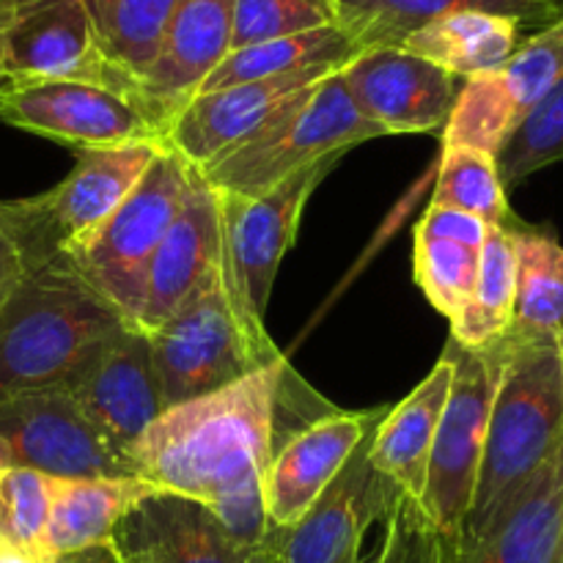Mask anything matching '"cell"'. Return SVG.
<instances>
[{
    "mask_svg": "<svg viewBox=\"0 0 563 563\" xmlns=\"http://www.w3.org/2000/svg\"><path fill=\"white\" fill-rule=\"evenodd\" d=\"M0 438L16 467L49 478H137L60 385L0 396Z\"/></svg>",
    "mask_w": 563,
    "mask_h": 563,
    "instance_id": "10",
    "label": "cell"
},
{
    "mask_svg": "<svg viewBox=\"0 0 563 563\" xmlns=\"http://www.w3.org/2000/svg\"><path fill=\"white\" fill-rule=\"evenodd\" d=\"M196 168L165 143L102 229L69 258L77 273L137 328L146 269L181 209Z\"/></svg>",
    "mask_w": 563,
    "mask_h": 563,
    "instance_id": "7",
    "label": "cell"
},
{
    "mask_svg": "<svg viewBox=\"0 0 563 563\" xmlns=\"http://www.w3.org/2000/svg\"><path fill=\"white\" fill-rule=\"evenodd\" d=\"M0 119L75 152L165 141V132L141 104L91 82L44 80L11 86L0 97Z\"/></svg>",
    "mask_w": 563,
    "mask_h": 563,
    "instance_id": "11",
    "label": "cell"
},
{
    "mask_svg": "<svg viewBox=\"0 0 563 563\" xmlns=\"http://www.w3.org/2000/svg\"><path fill=\"white\" fill-rule=\"evenodd\" d=\"M445 355L454 363V379L434 434L429 456L427 487L418 506L445 548L456 542L476 495L482 471L484 440H487L489 407L506 361V339L487 346H462L454 339L445 344Z\"/></svg>",
    "mask_w": 563,
    "mask_h": 563,
    "instance_id": "8",
    "label": "cell"
},
{
    "mask_svg": "<svg viewBox=\"0 0 563 563\" xmlns=\"http://www.w3.org/2000/svg\"><path fill=\"white\" fill-rule=\"evenodd\" d=\"M14 465V460H11V451H9V445H5V440L0 438V471H3V467H11Z\"/></svg>",
    "mask_w": 563,
    "mask_h": 563,
    "instance_id": "42",
    "label": "cell"
},
{
    "mask_svg": "<svg viewBox=\"0 0 563 563\" xmlns=\"http://www.w3.org/2000/svg\"><path fill=\"white\" fill-rule=\"evenodd\" d=\"M163 146L165 141H137L82 148L75 152V168L53 190L3 201L27 269L75 256L130 196Z\"/></svg>",
    "mask_w": 563,
    "mask_h": 563,
    "instance_id": "5",
    "label": "cell"
},
{
    "mask_svg": "<svg viewBox=\"0 0 563 563\" xmlns=\"http://www.w3.org/2000/svg\"><path fill=\"white\" fill-rule=\"evenodd\" d=\"M563 77V16L520 42L504 66L462 80L443 146L498 154L517 121Z\"/></svg>",
    "mask_w": 563,
    "mask_h": 563,
    "instance_id": "12",
    "label": "cell"
},
{
    "mask_svg": "<svg viewBox=\"0 0 563 563\" xmlns=\"http://www.w3.org/2000/svg\"><path fill=\"white\" fill-rule=\"evenodd\" d=\"M361 53L363 49L335 25L319 27V31L311 33H300V36L273 38V42L231 49L214 66L212 75L203 80L198 93L220 91V88L240 86V82L269 80V77L313 69V66H335V69H344Z\"/></svg>",
    "mask_w": 563,
    "mask_h": 563,
    "instance_id": "28",
    "label": "cell"
},
{
    "mask_svg": "<svg viewBox=\"0 0 563 563\" xmlns=\"http://www.w3.org/2000/svg\"><path fill=\"white\" fill-rule=\"evenodd\" d=\"M49 563H121V553L115 548V542H104L86 550H77V553L55 555Z\"/></svg>",
    "mask_w": 563,
    "mask_h": 563,
    "instance_id": "39",
    "label": "cell"
},
{
    "mask_svg": "<svg viewBox=\"0 0 563 563\" xmlns=\"http://www.w3.org/2000/svg\"><path fill=\"white\" fill-rule=\"evenodd\" d=\"M520 27L522 22L515 16L460 9L423 25L401 49L467 80L504 66L520 47Z\"/></svg>",
    "mask_w": 563,
    "mask_h": 563,
    "instance_id": "26",
    "label": "cell"
},
{
    "mask_svg": "<svg viewBox=\"0 0 563 563\" xmlns=\"http://www.w3.org/2000/svg\"><path fill=\"white\" fill-rule=\"evenodd\" d=\"M372 434L357 445L302 520L286 531L280 528V563H344L363 553L366 531L385 520L401 493L374 467L368 456Z\"/></svg>",
    "mask_w": 563,
    "mask_h": 563,
    "instance_id": "17",
    "label": "cell"
},
{
    "mask_svg": "<svg viewBox=\"0 0 563 563\" xmlns=\"http://www.w3.org/2000/svg\"><path fill=\"white\" fill-rule=\"evenodd\" d=\"M504 339L506 361L489 407L476 495L454 544L487 531L563 445L559 335L517 339L506 333Z\"/></svg>",
    "mask_w": 563,
    "mask_h": 563,
    "instance_id": "2",
    "label": "cell"
},
{
    "mask_svg": "<svg viewBox=\"0 0 563 563\" xmlns=\"http://www.w3.org/2000/svg\"><path fill=\"white\" fill-rule=\"evenodd\" d=\"M517 262L515 319L509 335L539 339L563 330V245L550 229L511 218L506 223Z\"/></svg>",
    "mask_w": 563,
    "mask_h": 563,
    "instance_id": "27",
    "label": "cell"
},
{
    "mask_svg": "<svg viewBox=\"0 0 563 563\" xmlns=\"http://www.w3.org/2000/svg\"><path fill=\"white\" fill-rule=\"evenodd\" d=\"M563 159V77L517 121L495 154L500 185H520L537 170Z\"/></svg>",
    "mask_w": 563,
    "mask_h": 563,
    "instance_id": "32",
    "label": "cell"
},
{
    "mask_svg": "<svg viewBox=\"0 0 563 563\" xmlns=\"http://www.w3.org/2000/svg\"><path fill=\"white\" fill-rule=\"evenodd\" d=\"M561 553L563 445L487 531L443 548V563H561Z\"/></svg>",
    "mask_w": 563,
    "mask_h": 563,
    "instance_id": "22",
    "label": "cell"
},
{
    "mask_svg": "<svg viewBox=\"0 0 563 563\" xmlns=\"http://www.w3.org/2000/svg\"><path fill=\"white\" fill-rule=\"evenodd\" d=\"M487 229L489 225L484 223V220L473 218V214L460 212V209L451 207H434V203H429V209L423 212V218L418 220L416 225L418 234L434 236V240L462 242V245L471 247H484Z\"/></svg>",
    "mask_w": 563,
    "mask_h": 563,
    "instance_id": "37",
    "label": "cell"
},
{
    "mask_svg": "<svg viewBox=\"0 0 563 563\" xmlns=\"http://www.w3.org/2000/svg\"><path fill=\"white\" fill-rule=\"evenodd\" d=\"M383 526V544L372 563H443V539L410 495H396Z\"/></svg>",
    "mask_w": 563,
    "mask_h": 563,
    "instance_id": "36",
    "label": "cell"
},
{
    "mask_svg": "<svg viewBox=\"0 0 563 563\" xmlns=\"http://www.w3.org/2000/svg\"><path fill=\"white\" fill-rule=\"evenodd\" d=\"M537 3H544V5H555L559 0H537Z\"/></svg>",
    "mask_w": 563,
    "mask_h": 563,
    "instance_id": "46",
    "label": "cell"
},
{
    "mask_svg": "<svg viewBox=\"0 0 563 563\" xmlns=\"http://www.w3.org/2000/svg\"><path fill=\"white\" fill-rule=\"evenodd\" d=\"M11 3H14V0H0V97L11 88L9 75H5V31H9Z\"/></svg>",
    "mask_w": 563,
    "mask_h": 563,
    "instance_id": "40",
    "label": "cell"
},
{
    "mask_svg": "<svg viewBox=\"0 0 563 563\" xmlns=\"http://www.w3.org/2000/svg\"><path fill=\"white\" fill-rule=\"evenodd\" d=\"M157 489L141 478H53L44 548L55 555L113 542L115 528Z\"/></svg>",
    "mask_w": 563,
    "mask_h": 563,
    "instance_id": "24",
    "label": "cell"
},
{
    "mask_svg": "<svg viewBox=\"0 0 563 563\" xmlns=\"http://www.w3.org/2000/svg\"><path fill=\"white\" fill-rule=\"evenodd\" d=\"M335 25L328 0H234L231 49Z\"/></svg>",
    "mask_w": 563,
    "mask_h": 563,
    "instance_id": "35",
    "label": "cell"
},
{
    "mask_svg": "<svg viewBox=\"0 0 563 563\" xmlns=\"http://www.w3.org/2000/svg\"><path fill=\"white\" fill-rule=\"evenodd\" d=\"M344 563H372V559H366V555H355V559H350V561H344Z\"/></svg>",
    "mask_w": 563,
    "mask_h": 563,
    "instance_id": "44",
    "label": "cell"
},
{
    "mask_svg": "<svg viewBox=\"0 0 563 563\" xmlns=\"http://www.w3.org/2000/svg\"><path fill=\"white\" fill-rule=\"evenodd\" d=\"M53 478L27 467L0 471V550H14L33 563H49L47 533Z\"/></svg>",
    "mask_w": 563,
    "mask_h": 563,
    "instance_id": "33",
    "label": "cell"
},
{
    "mask_svg": "<svg viewBox=\"0 0 563 563\" xmlns=\"http://www.w3.org/2000/svg\"><path fill=\"white\" fill-rule=\"evenodd\" d=\"M223 225L214 187L196 170L181 209L159 240L146 269V297L137 328L152 333L220 278Z\"/></svg>",
    "mask_w": 563,
    "mask_h": 563,
    "instance_id": "18",
    "label": "cell"
},
{
    "mask_svg": "<svg viewBox=\"0 0 563 563\" xmlns=\"http://www.w3.org/2000/svg\"><path fill=\"white\" fill-rule=\"evenodd\" d=\"M432 203L460 209L487 225H506L515 218L493 154L465 146H443Z\"/></svg>",
    "mask_w": 563,
    "mask_h": 563,
    "instance_id": "31",
    "label": "cell"
},
{
    "mask_svg": "<svg viewBox=\"0 0 563 563\" xmlns=\"http://www.w3.org/2000/svg\"><path fill=\"white\" fill-rule=\"evenodd\" d=\"M335 27L357 47L383 49L401 47L407 38L438 16L460 9L493 11L520 22H539L555 14V5L537 0H328Z\"/></svg>",
    "mask_w": 563,
    "mask_h": 563,
    "instance_id": "25",
    "label": "cell"
},
{
    "mask_svg": "<svg viewBox=\"0 0 563 563\" xmlns=\"http://www.w3.org/2000/svg\"><path fill=\"white\" fill-rule=\"evenodd\" d=\"M146 335L165 410L229 388L284 357L267 330L242 317L223 278Z\"/></svg>",
    "mask_w": 563,
    "mask_h": 563,
    "instance_id": "6",
    "label": "cell"
},
{
    "mask_svg": "<svg viewBox=\"0 0 563 563\" xmlns=\"http://www.w3.org/2000/svg\"><path fill=\"white\" fill-rule=\"evenodd\" d=\"M388 407L368 412H341L313 418L297 429L280 451H273L264 473V509L275 528H291L317 504L328 484L339 476L357 445L377 429Z\"/></svg>",
    "mask_w": 563,
    "mask_h": 563,
    "instance_id": "19",
    "label": "cell"
},
{
    "mask_svg": "<svg viewBox=\"0 0 563 563\" xmlns=\"http://www.w3.org/2000/svg\"><path fill=\"white\" fill-rule=\"evenodd\" d=\"M176 3L179 0H82L99 49L135 91L157 58Z\"/></svg>",
    "mask_w": 563,
    "mask_h": 563,
    "instance_id": "29",
    "label": "cell"
},
{
    "mask_svg": "<svg viewBox=\"0 0 563 563\" xmlns=\"http://www.w3.org/2000/svg\"><path fill=\"white\" fill-rule=\"evenodd\" d=\"M234 0H179L163 44L137 82L141 108L168 130L170 119L190 102L214 66L231 53Z\"/></svg>",
    "mask_w": 563,
    "mask_h": 563,
    "instance_id": "21",
    "label": "cell"
},
{
    "mask_svg": "<svg viewBox=\"0 0 563 563\" xmlns=\"http://www.w3.org/2000/svg\"><path fill=\"white\" fill-rule=\"evenodd\" d=\"M374 137H383V130L363 119L341 71H333L256 135L203 165L198 174L220 192L262 196L297 170L330 154H346L352 146Z\"/></svg>",
    "mask_w": 563,
    "mask_h": 563,
    "instance_id": "4",
    "label": "cell"
},
{
    "mask_svg": "<svg viewBox=\"0 0 563 563\" xmlns=\"http://www.w3.org/2000/svg\"><path fill=\"white\" fill-rule=\"evenodd\" d=\"M335 66H313V69L291 71V75L269 77V80L240 82L220 91L198 93L165 130V143L179 152L196 170L223 157L234 146L256 135L264 124L295 104L302 93L319 80L330 77Z\"/></svg>",
    "mask_w": 563,
    "mask_h": 563,
    "instance_id": "16",
    "label": "cell"
},
{
    "mask_svg": "<svg viewBox=\"0 0 563 563\" xmlns=\"http://www.w3.org/2000/svg\"><path fill=\"white\" fill-rule=\"evenodd\" d=\"M559 350H561V361H563V330L559 333Z\"/></svg>",
    "mask_w": 563,
    "mask_h": 563,
    "instance_id": "45",
    "label": "cell"
},
{
    "mask_svg": "<svg viewBox=\"0 0 563 563\" xmlns=\"http://www.w3.org/2000/svg\"><path fill=\"white\" fill-rule=\"evenodd\" d=\"M286 357L201 399L168 407L130 451V465L157 493L212 511L242 544L269 542L264 473L275 451V401Z\"/></svg>",
    "mask_w": 563,
    "mask_h": 563,
    "instance_id": "1",
    "label": "cell"
},
{
    "mask_svg": "<svg viewBox=\"0 0 563 563\" xmlns=\"http://www.w3.org/2000/svg\"><path fill=\"white\" fill-rule=\"evenodd\" d=\"M5 75L11 86L91 82L137 102L135 86L99 49L82 0H14L5 31Z\"/></svg>",
    "mask_w": 563,
    "mask_h": 563,
    "instance_id": "14",
    "label": "cell"
},
{
    "mask_svg": "<svg viewBox=\"0 0 563 563\" xmlns=\"http://www.w3.org/2000/svg\"><path fill=\"white\" fill-rule=\"evenodd\" d=\"M25 273V256H22L20 245H16V236L11 231L9 218H5L3 201H0V313H3L5 302L16 291V286L22 284Z\"/></svg>",
    "mask_w": 563,
    "mask_h": 563,
    "instance_id": "38",
    "label": "cell"
},
{
    "mask_svg": "<svg viewBox=\"0 0 563 563\" xmlns=\"http://www.w3.org/2000/svg\"><path fill=\"white\" fill-rule=\"evenodd\" d=\"M121 563H154L146 553H121Z\"/></svg>",
    "mask_w": 563,
    "mask_h": 563,
    "instance_id": "43",
    "label": "cell"
},
{
    "mask_svg": "<svg viewBox=\"0 0 563 563\" xmlns=\"http://www.w3.org/2000/svg\"><path fill=\"white\" fill-rule=\"evenodd\" d=\"M363 119L383 135H432L451 119L462 80L401 47L366 49L341 69Z\"/></svg>",
    "mask_w": 563,
    "mask_h": 563,
    "instance_id": "15",
    "label": "cell"
},
{
    "mask_svg": "<svg viewBox=\"0 0 563 563\" xmlns=\"http://www.w3.org/2000/svg\"><path fill=\"white\" fill-rule=\"evenodd\" d=\"M517 262L506 225H489L482 247L476 289L451 324V339L462 346H487L504 339L515 319Z\"/></svg>",
    "mask_w": 563,
    "mask_h": 563,
    "instance_id": "30",
    "label": "cell"
},
{
    "mask_svg": "<svg viewBox=\"0 0 563 563\" xmlns=\"http://www.w3.org/2000/svg\"><path fill=\"white\" fill-rule=\"evenodd\" d=\"M113 542L119 553H146L154 563H280V528L251 548L201 504L168 493L141 500L115 528Z\"/></svg>",
    "mask_w": 563,
    "mask_h": 563,
    "instance_id": "20",
    "label": "cell"
},
{
    "mask_svg": "<svg viewBox=\"0 0 563 563\" xmlns=\"http://www.w3.org/2000/svg\"><path fill=\"white\" fill-rule=\"evenodd\" d=\"M0 563H33V561L25 559L22 553H14V550H0Z\"/></svg>",
    "mask_w": 563,
    "mask_h": 563,
    "instance_id": "41",
    "label": "cell"
},
{
    "mask_svg": "<svg viewBox=\"0 0 563 563\" xmlns=\"http://www.w3.org/2000/svg\"><path fill=\"white\" fill-rule=\"evenodd\" d=\"M478 264H482V247L434 240V236L416 231V240H412L416 284L451 324L460 319L462 308L467 306L473 289H476Z\"/></svg>",
    "mask_w": 563,
    "mask_h": 563,
    "instance_id": "34",
    "label": "cell"
},
{
    "mask_svg": "<svg viewBox=\"0 0 563 563\" xmlns=\"http://www.w3.org/2000/svg\"><path fill=\"white\" fill-rule=\"evenodd\" d=\"M344 154H330L262 196L218 192L223 225V264L220 278L242 317L264 328L269 295L280 262L295 245L308 198L339 165Z\"/></svg>",
    "mask_w": 563,
    "mask_h": 563,
    "instance_id": "9",
    "label": "cell"
},
{
    "mask_svg": "<svg viewBox=\"0 0 563 563\" xmlns=\"http://www.w3.org/2000/svg\"><path fill=\"white\" fill-rule=\"evenodd\" d=\"M561 563H563V553H561Z\"/></svg>",
    "mask_w": 563,
    "mask_h": 563,
    "instance_id": "47",
    "label": "cell"
},
{
    "mask_svg": "<svg viewBox=\"0 0 563 563\" xmlns=\"http://www.w3.org/2000/svg\"><path fill=\"white\" fill-rule=\"evenodd\" d=\"M451 379H454V363L443 352L427 379L401 405L385 412L368 443L374 467L412 500H421L427 487L429 456L449 401Z\"/></svg>",
    "mask_w": 563,
    "mask_h": 563,
    "instance_id": "23",
    "label": "cell"
},
{
    "mask_svg": "<svg viewBox=\"0 0 563 563\" xmlns=\"http://www.w3.org/2000/svg\"><path fill=\"white\" fill-rule=\"evenodd\" d=\"M64 388L126 462L132 445L165 412L152 344L135 324H121L99 341Z\"/></svg>",
    "mask_w": 563,
    "mask_h": 563,
    "instance_id": "13",
    "label": "cell"
},
{
    "mask_svg": "<svg viewBox=\"0 0 563 563\" xmlns=\"http://www.w3.org/2000/svg\"><path fill=\"white\" fill-rule=\"evenodd\" d=\"M121 324L130 322L69 258L31 267L0 313V396L64 388Z\"/></svg>",
    "mask_w": 563,
    "mask_h": 563,
    "instance_id": "3",
    "label": "cell"
}]
</instances>
